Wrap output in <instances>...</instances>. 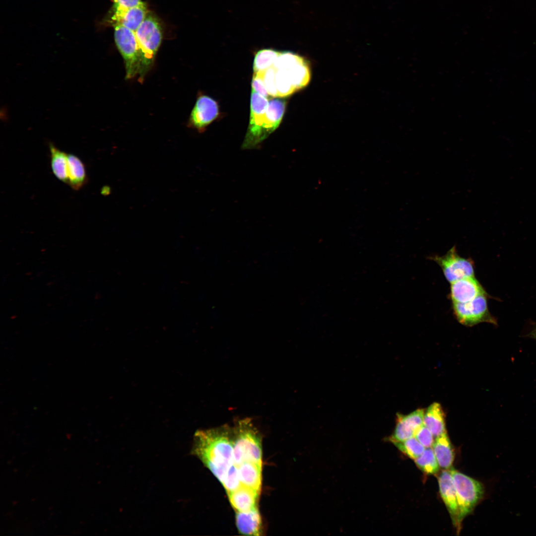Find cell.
<instances>
[{
    "instance_id": "obj_22",
    "label": "cell",
    "mask_w": 536,
    "mask_h": 536,
    "mask_svg": "<svg viewBox=\"0 0 536 536\" xmlns=\"http://www.w3.org/2000/svg\"><path fill=\"white\" fill-rule=\"evenodd\" d=\"M275 81L278 97H285L297 91L289 67L276 69Z\"/></svg>"
},
{
    "instance_id": "obj_3",
    "label": "cell",
    "mask_w": 536,
    "mask_h": 536,
    "mask_svg": "<svg viewBox=\"0 0 536 536\" xmlns=\"http://www.w3.org/2000/svg\"><path fill=\"white\" fill-rule=\"evenodd\" d=\"M135 35L140 58L138 81L142 82L146 73L154 64L161 43V26L154 16L148 15L135 30Z\"/></svg>"
},
{
    "instance_id": "obj_25",
    "label": "cell",
    "mask_w": 536,
    "mask_h": 536,
    "mask_svg": "<svg viewBox=\"0 0 536 536\" xmlns=\"http://www.w3.org/2000/svg\"><path fill=\"white\" fill-rule=\"evenodd\" d=\"M393 444L401 452L413 460L418 457L425 449L414 436Z\"/></svg>"
},
{
    "instance_id": "obj_15",
    "label": "cell",
    "mask_w": 536,
    "mask_h": 536,
    "mask_svg": "<svg viewBox=\"0 0 536 536\" xmlns=\"http://www.w3.org/2000/svg\"><path fill=\"white\" fill-rule=\"evenodd\" d=\"M236 524L243 535H261L262 522L258 507L246 512H236Z\"/></svg>"
},
{
    "instance_id": "obj_9",
    "label": "cell",
    "mask_w": 536,
    "mask_h": 536,
    "mask_svg": "<svg viewBox=\"0 0 536 536\" xmlns=\"http://www.w3.org/2000/svg\"><path fill=\"white\" fill-rule=\"evenodd\" d=\"M217 103L210 97L202 95L197 99L188 121V126L202 132L218 116Z\"/></svg>"
},
{
    "instance_id": "obj_12",
    "label": "cell",
    "mask_w": 536,
    "mask_h": 536,
    "mask_svg": "<svg viewBox=\"0 0 536 536\" xmlns=\"http://www.w3.org/2000/svg\"><path fill=\"white\" fill-rule=\"evenodd\" d=\"M438 483L441 497L449 511L453 524L458 528V500L454 481L449 470L442 471L439 476Z\"/></svg>"
},
{
    "instance_id": "obj_21",
    "label": "cell",
    "mask_w": 536,
    "mask_h": 536,
    "mask_svg": "<svg viewBox=\"0 0 536 536\" xmlns=\"http://www.w3.org/2000/svg\"><path fill=\"white\" fill-rule=\"evenodd\" d=\"M51 153V164L52 171L61 181L68 184L67 154L57 148L52 143L49 144Z\"/></svg>"
},
{
    "instance_id": "obj_29",
    "label": "cell",
    "mask_w": 536,
    "mask_h": 536,
    "mask_svg": "<svg viewBox=\"0 0 536 536\" xmlns=\"http://www.w3.org/2000/svg\"><path fill=\"white\" fill-rule=\"evenodd\" d=\"M263 70L255 72L252 81V90L267 98L268 94L265 87L263 79Z\"/></svg>"
},
{
    "instance_id": "obj_20",
    "label": "cell",
    "mask_w": 536,
    "mask_h": 536,
    "mask_svg": "<svg viewBox=\"0 0 536 536\" xmlns=\"http://www.w3.org/2000/svg\"><path fill=\"white\" fill-rule=\"evenodd\" d=\"M285 104L284 100L279 99H271L268 102L265 126L268 136L280 124L285 111Z\"/></svg>"
},
{
    "instance_id": "obj_16",
    "label": "cell",
    "mask_w": 536,
    "mask_h": 536,
    "mask_svg": "<svg viewBox=\"0 0 536 536\" xmlns=\"http://www.w3.org/2000/svg\"><path fill=\"white\" fill-rule=\"evenodd\" d=\"M241 485L261 492L262 487V464L245 462L236 467Z\"/></svg>"
},
{
    "instance_id": "obj_4",
    "label": "cell",
    "mask_w": 536,
    "mask_h": 536,
    "mask_svg": "<svg viewBox=\"0 0 536 536\" xmlns=\"http://www.w3.org/2000/svg\"><path fill=\"white\" fill-rule=\"evenodd\" d=\"M452 475L456 491L458 503V529L461 522L473 510L484 494L483 485L458 470L449 469Z\"/></svg>"
},
{
    "instance_id": "obj_32",
    "label": "cell",
    "mask_w": 536,
    "mask_h": 536,
    "mask_svg": "<svg viewBox=\"0 0 536 536\" xmlns=\"http://www.w3.org/2000/svg\"><path fill=\"white\" fill-rule=\"evenodd\" d=\"M103 194L104 195H105H105H108V194H109L110 193V188H109V187H104V188H103Z\"/></svg>"
},
{
    "instance_id": "obj_14",
    "label": "cell",
    "mask_w": 536,
    "mask_h": 536,
    "mask_svg": "<svg viewBox=\"0 0 536 536\" xmlns=\"http://www.w3.org/2000/svg\"><path fill=\"white\" fill-rule=\"evenodd\" d=\"M260 493L250 487L241 485L227 495L236 512H246L257 507Z\"/></svg>"
},
{
    "instance_id": "obj_18",
    "label": "cell",
    "mask_w": 536,
    "mask_h": 536,
    "mask_svg": "<svg viewBox=\"0 0 536 536\" xmlns=\"http://www.w3.org/2000/svg\"><path fill=\"white\" fill-rule=\"evenodd\" d=\"M432 448L440 467L446 469H451L454 453L447 433L436 437Z\"/></svg>"
},
{
    "instance_id": "obj_1",
    "label": "cell",
    "mask_w": 536,
    "mask_h": 536,
    "mask_svg": "<svg viewBox=\"0 0 536 536\" xmlns=\"http://www.w3.org/2000/svg\"><path fill=\"white\" fill-rule=\"evenodd\" d=\"M191 453L221 483L234 465L232 427L224 425L197 431Z\"/></svg>"
},
{
    "instance_id": "obj_26",
    "label": "cell",
    "mask_w": 536,
    "mask_h": 536,
    "mask_svg": "<svg viewBox=\"0 0 536 536\" xmlns=\"http://www.w3.org/2000/svg\"><path fill=\"white\" fill-rule=\"evenodd\" d=\"M276 69L271 66L267 69L263 70V79L265 87L269 95L273 97H278L275 81Z\"/></svg>"
},
{
    "instance_id": "obj_5",
    "label": "cell",
    "mask_w": 536,
    "mask_h": 536,
    "mask_svg": "<svg viewBox=\"0 0 536 536\" xmlns=\"http://www.w3.org/2000/svg\"><path fill=\"white\" fill-rule=\"evenodd\" d=\"M114 37L116 46L125 63L126 79L138 75L140 58L135 31L120 24H115Z\"/></svg>"
},
{
    "instance_id": "obj_24",
    "label": "cell",
    "mask_w": 536,
    "mask_h": 536,
    "mask_svg": "<svg viewBox=\"0 0 536 536\" xmlns=\"http://www.w3.org/2000/svg\"><path fill=\"white\" fill-rule=\"evenodd\" d=\"M280 53L271 49H265L259 51L254 58L253 66L254 72L265 70L272 66Z\"/></svg>"
},
{
    "instance_id": "obj_2",
    "label": "cell",
    "mask_w": 536,
    "mask_h": 536,
    "mask_svg": "<svg viewBox=\"0 0 536 536\" xmlns=\"http://www.w3.org/2000/svg\"><path fill=\"white\" fill-rule=\"evenodd\" d=\"M234 464L245 462L262 464L261 435L249 418L238 419L232 427Z\"/></svg>"
},
{
    "instance_id": "obj_19",
    "label": "cell",
    "mask_w": 536,
    "mask_h": 536,
    "mask_svg": "<svg viewBox=\"0 0 536 536\" xmlns=\"http://www.w3.org/2000/svg\"><path fill=\"white\" fill-rule=\"evenodd\" d=\"M68 185L74 190H79L87 182L85 167L76 155L67 154Z\"/></svg>"
},
{
    "instance_id": "obj_7",
    "label": "cell",
    "mask_w": 536,
    "mask_h": 536,
    "mask_svg": "<svg viewBox=\"0 0 536 536\" xmlns=\"http://www.w3.org/2000/svg\"><path fill=\"white\" fill-rule=\"evenodd\" d=\"M268 101L267 98L252 90L250 121L243 147H255L267 137L265 125Z\"/></svg>"
},
{
    "instance_id": "obj_23",
    "label": "cell",
    "mask_w": 536,
    "mask_h": 536,
    "mask_svg": "<svg viewBox=\"0 0 536 536\" xmlns=\"http://www.w3.org/2000/svg\"><path fill=\"white\" fill-rule=\"evenodd\" d=\"M414 460L418 468L425 473L433 474L439 470L440 466L432 447L425 448L423 452Z\"/></svg>"
},
{
    "instance_id": "obj_6",
    "label": "cell",
    "mask_w": 536,
    "mask_h": 536,
    "mask_svg": "<svg viewBox=\"0 0 536 536\" xmlns=\"http://www.w3.org/2000/svg\"><path fill=\"white\" fill-rule=\"evenodd\" d=\"M487 296L486 293L466 303H452L453 312L457 320L462 325L468 327L481 323L496 325V320L488 310Z\"/></svg>"
},
{
    "instance_id": "obj_13",
    "label": "cell",
    "mask_w": 536,
    "mask_h": 536,
    "mask_svg": "<svg viewBox=\"0 0 536 536\" xmlns=\"http://www.w3.org/2000/svg\"><path fill=\"white\" fill-rule=\"evenodd\" d=\"M146 15L147 8L142 2L130 8H115L112 18L115 24H120L135 31Z\"/></svg>"
},
{
    "instance_id": "obj_28",
    "label": "cell",
    "mask_w": 536,
    "mask_h": 536,
    "mask_svg": "<svg viewBox=\"0 0 536 536\" xmlns=\"http://www.w3.org/2000/svg\"><path fill=\"white\" fill-rule=\"evenodd\" d=\"M414 437L425 448L432 447L434 441L432 433L424 424L416 430Z\"/></svg>"
},
{
    "instance_id": "obj_11",
    "label": "cell",
    "mask_w": 536,
    "mask_h": 536,
    "mask_svg": "<svg viewBox=\"0 0 536 536\" xmlns=\"http://www.w3.org/2000/svg\"><path fill=\"white\" fill-rule=\"evenodd\" d=\"M450 284L449 297L452 303H466L486 293L474 276L462 278Z\"/></svg>"
},
{
    "instance_id": "obj_27",
    "label": "cell",
    "mask_w": 536,
    "mask_h": 536,
    "mask_svg": "<svg viewBox=\"0 0 536 536\" xmlns=\"http://www.w3.org/2000/svg\"><path fill=\"white\" fill-rule=\"evenodd\" d=\"M221 483L227 494L236 490L241 485L238 471L234 464L230 468Z\"/></svg>"
},
{
    "instance_id": "obj_31",
    "label": "cell",
    "mask_w": 536,
    "mask_h": 536,
    "mask_svg": "<svg viewBox=\"0 0 536 536\" xmlns=\"http://www.w3.org/2000/svg\"><path fill=\"white\" fill-rule=\"evenodd\" d=\"M528 335L536 340V326L531 331Z\"/></svg>"
},
{
    "instance_id": "obj_30",
    "label": "cell",
    "mask_w": 536,
    "mask_h": 536,
    "mask_svg": "<svg viewBox=\"0 0 536 536\" xmlns=\"http://www.w3.org/2000/svg\"><path fill=\"white\" fill-rule=\"evenodd\" d=\"M115 8L127 9L137 6L142 2L141 0H114Z\"/></svg>"
},
{
    "instance_id": "obj_17",
    "label": "cell",
    "mask_w": 536,
    "mask_h": 536,
    "mask_svg": "<svg viewBox=\"0 0 536 536\" xmlns=\"http://www.w3.org/2000/svg\"><path fill=\"white\" fill-rule=\"evenodd\" d=\"M423 424L435 438L447 433L445 414L440 403L434 402L425 411Z\"/></svg>"
},
{
    "instance_id": "obj_10",
    "label": "cell",
    "mask_w": 536,
    "mask_h": 536,
    "mask_svg": "<svg viewBox=\"0 0 536 536\" xmlns=\"http://www.w3.org/2000/svg\"><path fill=\"white\" fill-rule=\"evenodd\" d=\"M424 414L423 409H416L406 415L398 413L394 430L386 440L394 444L413 437L416 430L423 424Z\"/></svg>"
},
{
    "instance_id": "obj_8",
    "label": "cell",
    "mask_w": 536,
    "mask_h": 536,
    "mask_svg": "<svg viewBox=\"0 0 536 536\" xmlns=\"http://www.w3.org/2000/svg\"><path fill=\"white\" fill-rule=\"evenodd\" d=\"M431 258L440 266L446 279L450 283L462 278L474 276L473 261L460 256L455 246L444 255H435Z\"/></svg>"
}]
</instances>
